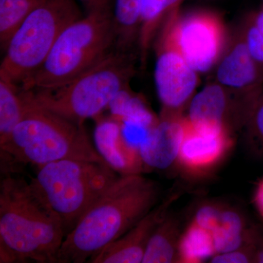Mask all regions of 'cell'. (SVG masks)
Returning <instances> with one entry per match:
<instances>
[{"label":"cell","mask_w":263,"mask_h":263,"mask_svg":"<svg viewBox=\"0 0 263 263\" xmlns=\"http://www.w3.org/2000/svg\"><path fill=\"white\" fill-rule=\"evenodd\" d=\"M181 233L179 219L168 213L151 237L142 262H177Z\"/></svg>","instance_id":"obj_18"},{"label":"cell","mask_w":263,"mask_h":263,"mask_svg":"<svg viewBox=\"0 0 263 263\" xmlns=\"http://www.w3.org/2000/svg\"><path fill=\"white\" fill-rule=\"evenodd\" d=\"M24 96L27 108L23 119L8 139L0 143L4 174H11L15 165L39 167L66 159L106 163L90 140L84 123L72 122L38 107Z\"/></svg>","instance_id":"obj_3"},{"label":"cell","mask_w":263,"mask_h":263,"mask_svg":"<svg viewBox=\"0 0 263 263\" xmlns=\"http://www.w3.org/2000/svg\"><path fill=\"white\" fill-rule=\"evenodd\" d=\"M183 0H142L141 24L138 36V56L142 67L156 34L171 13L179 10Z\"/></svg>","instance_id":"obj_16"},{"label":"cell","mask_w":263,"mask_h":263,"mask_svg":"<svg viewBox=\"0 0 263 263\" xmlns=\"http://www.w3.org/2000/svg\"><path fill=\"white\" fill-rule=\"evenodd\" d=\"M233 145L231 132L194 127L184 115V134L176 164L191 176H202L220 164Z\"/></svg>","instance_id":"obj_11"},{"label":"cell","mask_w":263,"mask_h":263,"mask_svg":"<svg viewBox=\"0 0 263 263\" xmlns=\"http://www.w3.org/2000/svg\"><path fill=\"white\" fill-rule=\"evenodd\" d=\"M253 202L254 208L263 219V177L259 180L254 190Z\"/></svg>","instance_id":"obj_28"},{"label":"cell","mask_w":263,"mask_h":263,"mask_svg":"<svg viewBox=\"0 0 263 263\" xmlns=\"http://www.w3.org/2000/svg\"><path fill=\"white\" fill-rule=\"evenodd\" d=\"M81 17L75 0H43L10 38L0 79L22 87L43 65L64 29Z\"/></svg>","instance_id":"obj_7"},{"label":"cell","mask_w":263,"mask_h":263,"mask_svg":"<svg viewBox=\"0 0 263 263\" xmlns=\"http://www.w3.org/2000/svg\"><path fill=\"white\" fill-rule=\"evenodd\" d=\"M114 48L110 7L86 13L64 29L43 65L20 88L41 89L65 84L101 61Z\"/></svg>","instance_id":"obj_6"},{"label":"cell","mask_w":263,"mask_h":263,"mask_svg":"<svg viewBox=\"0 0 263 263\" xmlns=\"http://www.w3.org/2000/svg\"><path fill=\"white\" fill-rule=\"evenodd\" d=\"M171 33L185 60L196 72H209L217 65L228 45L226 27L219 15L197 10L167 17Z\"/></svg>","instance_id":"obj_8"},{"label":"cell","mask_w":263,"mask_h":263,"mask_svg":"<svg viewBox=\"0 0 263 263\" xmlns=\"http://www.w3.org/2000/svg\"><path fill=\"white\" fill-rule=\"evenodd\" d=\"M223 208L219 204H204L197 209L192 221L212 233L219 223Z\"/></svg>","instance_id":"obj_26"},{"label":"cell","mask_w":263,"mask_h":263,"mask_svg":"<svg viewBox=\"0 0 263 263\" xmlns=\"http://www.w3.org/2000/svg\"><path fill=\"white\" fill-rule=\"evenodd\" d=\"M84 7L87 13L103 10L110 7L111 0H78Z\"/></svg>","instance_id":"obj_27"},{"label":"cell","mask_w":263,"mask_h":263,"mask_svg":"<svg viewBox=\"0 0 263 263\" xmlns=\"http://www.w3.org/2000/svg\"><path fill=\"white\" fill-rule=\"evenodd\" d=\"M175 42L167 18L159 31L155 81L161 116L183 115L195 95L198 77Z\"/></svg>","instance_id":"obj_9"},{"label":"cell","mask_w":263,"mask_h":263,"mask_svg":"<svg viewBox=\"0 0 263 263\" xmlns=\"http://www.w3.org/2000/svg\"><path fill=\"white\" fill-rule=\"evenodd\" d=\"M136 62L134 52L114 49L68 82L55 87L23 91L34 105L72 122L84 123L86 119L98 117L127 87L136 72Z\"/></svg>","instance_id":"obj_4"},{"label":"cell","mask_w":263,"mask_h":263,"mask_svg":"<svg viewBox=\"0 0 263 263\" xmlns=\"http://www.w3.org/2000/svg\"><path fill=\"white\" fill-rule=\"evenodd\" d=\"M247 47L255 62L263 70V35L248 15L240 26Z\"/></svg>","instance_id":"obj_25"},{"label":"cell","mask_w":263,"mask_h":263,"mask_svg":"<svg viewBox=\"0 0 263 263\" xmlns=\"http://www.w3.org/2000/svg\"><path fill=\"white\" fill-rule=\"evenodd\" d=\"M248 16L263 35V5L259 9L249 13Z\"/></svg>","instance_id":"obj_29"},{"label":"cell","mask_w":263,"mask_h":263,"mask_svg":"<svg viewBox=\"0 0 263 263\" xmlns=\"http://www.w3.org/2000/svg\"><path fill=\"white\" fill-rule=\"evenodd\" d=\"M43 0H0V44L4 51L10 38Z\"/></svg>","instance_id":"obj_22"},{"label":"cell","mask_w":263,"mask_h":263,"mask_svg":"<svg viewBox=\"0 0 263 263\" xmlns=\"http://www.w3.org/2000/svg\"><path fill=\"white\" fill-rule=\"evenodd\" d=\"M142 0H115L113 11L115 49L133 52L138 46Z\"/></svg>","instance_id":"obj_19"},{"label":"cell","mask_w":263,"mask_h":263,"mask_svg":"<svg viewBox=\"0 0 263 263\" xmlns=\"http://www.w3.org/2000/svg\"><path fill=\"white\" fill-rule=\"evenodd\" d=\"M262 238L260 233L256 234L252 239L239 247V248L224 252V253L217 254L213 256L210 259V262L214 263H249L254 262L256 251L259 240Z\"/></svg>","instance_id":"obj_23"},{"label":"cell","mask_w":263,"mask_h":263,"mask_svg":"<svg viewBox=\"0 0 263 263\" xmlns=\"http://www.w3.org/2000/svg\"><path fill=\"white\" fill-rule=\"evenodd\" d=\"M65 238L60 219L23 178L0 183V262L57 263Z\"/></svg>","instance_id":"obj_2"},{"label":"cell","mask_w":263,"mask_h":263,"mask_svg":"<svg viewBox=\"0 0 263 263\" xmlns=\"http://www.w3.org/2000/svg\"><path fill=\"white\" fill-rule=\"evenodd\" d=\"M119 177L105 162L66 159L38 167L29 183L61 221L66 236Z\"/></svg>","instance_id":"obj_5"},{"label":"cell","mask_w":263,"mask_h":263,"mask_svg":"<svg viewBox=\"0 0 263 263\" xmlns=\"http://www.w3.org/2000/svg\"><path fill=\"white\" fill-rule=\"evenodd\" d=\"M254 104L219 83L209 84L194 95L185 115L194 127L233 132L247 124Z\"/></svg>","instance_id":"obj_10"},{"label":"cell","mask_w":263,"mask_h":263,"mask_svg":"<svg viewBox=\"0 0 263 263\" xmlns=\"http://www.w3.org/2000/svg\"><path fill=\"white\" fill-rule=\"evenodd\" d=\"M254 262L263 263V237L259 240V245L257 246V251H256L255 258Z\"/></svg>","instance_id":"obj_30"},{"label":"cell","mask_w":263,"mask_h":263,"mask_svg":"<svg viewBox=\"0 0 263 263\" xmlns=\"http://www.w3.org/2000/svg\"><path fill=\"white\" fill-rule=\"evenodd\" d=\"M94 144L103 160L120 176L141 174L145 168L140 148L128 141L121 123L112 117L98 121Z\"/></svg>","instance_id":"obj_14"},{"label":"cell","mask_w":263,"mask_h":263,"mask_svg":"<svg viewBox=\"0 0 263 263\" xmlns=\"http://www.w3.org/2000/svg\"><path fill=\"white\" fill-rule=\"evenodd\" d=\"M179 195L173 194L157 204L129 231L104 247L89 261L91 263H141L154 232L169 213Z\"/></svg>","instance_id":"obj_13"},{"label":"cell","mask_w":263,"mask_h":263,"mask_svg":"<svg viewBox=\"0 0 263 263\" xmlns=\"http://www.w3.org/2000/svg\"><path fill=\"white\" fill-rule=\"evenodd\" d=\"M27 108L23 90L0 79V143L8 139L23 119Z\"/></svg>","instance_id":"obj_20"},{"label":"cell","mask_w":263,"mask_h":263,"mask_svg":"<svg viewBox=\"0 0 263 263\" xmlns=\"http://www.w3.org/2000/svg\"><path fill=\"white\" fill-rule=\"evenodd\" d=\"M215 255L212 233L191 221L181 233L178 247L177 262L200 263Z\"/></svg>","instance_id":"obj_21"},{"label":"cell","mask_w":263,"mask_h":263,"mask_svg":"<svg viewBox=\"0 0 263 263\" xmlns=\"http://www.w3.org/2000/svg\"><path fill=\"white\" fill-rule=\"evenodd\" d=\"M184 134V115L161 116L140 146L145 167L166 170L176 163Z\"/></svg>","instance_id":"obj_15"},{"label":"cell","mask_w":263,"mask_h":263,"mask_svg":"<svg viewBox=\"0 0 263 263\" xmlns=\"http://www.w3.org/2000/svg\"><path fill=\"white\" fill-rule=\"evenodd\" d=\"M160 188L141 174L120 176L66 235L57 263L88 262L157 205Z\"/></svg>","instance_id":"obj_1"},{"label":"cell","mask_w":263,"mask_h":263,"mask_svg":"<svg viewBox=\"0 0 263 263\" xmlns=\"http://www.w3.org/2000/svg\"><path fill=\"white\" fill-rule=\"evenodd\" d=\"M258 230L247 228L243 216L230 208H223L219 223L212 232L215 254L230 252L252 239Z\"/></svg>","instance_id":"obj_17"},{"label":"cell","mask_w":263,"mask_h":263,"mask_svg":"<svg viewBox=\"0 0 263 263\" xmlns=\"http://www.w3.org/2000/svg\"><path fill=\"white\" fill-rule=\"evenodd\" d=\"M245 127L253 149L263 156V91L254 104Z\"/></svg>","instance_id":"obj_24"},{"label":"cell","mask_w":263,"mask_h":263,"mask_svg":"<svg viewBox=\"0 0 263 263\" xmlns=\"http://www.w3.org/2000/svg\"><path fill=\"white\" fill-rule=\"evenodd\" d=\"M216 66V82L257 102L263 91V70L251 55L241 27L228 41Z\"/></svg>","instance_id":"obj_12"}]
</instances>
